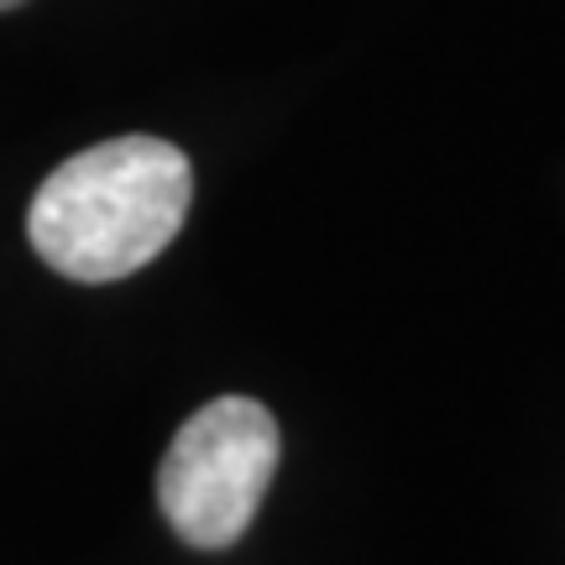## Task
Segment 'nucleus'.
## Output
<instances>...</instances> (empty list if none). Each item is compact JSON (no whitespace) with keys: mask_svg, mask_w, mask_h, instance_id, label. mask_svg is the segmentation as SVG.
<instances>
[{"mask_svg":"<svg viewBox=\"0 0 565 565\" xmlns=\"http://www.w3.org/2000/svg\"><path fill=\"white\" fill-rule=\"evenodd\" d=\"M17 6H26V0H0V11H17Z\"/></svg>","mask_w":565,"mask_h":565,"instance_id":"3","label":"nucleus"},{"mask_svg":"<svg viewBox=\"0 0 565 565\" xmlns=\"http://www.w3.org/2000/svg\"><path fill=\"white\" fill-rule=\"evenodd\" d=\"M194 173L173 141L116 137L42 179L26 236L53 273L116 282L147 267L183 231Z\"/></svg>","mask_w":565,"mask_h":565,"instance_id":"1","label":"nucleus"},{"mask_svg":"<svg viewBox=\"0 0 565 565\" xmlns=\"http://www.w3.org/2000/svg\"><path fill=\"white\" fill-rule=\"evenodd\" d=\"M278 419L257 398H215L183 419L158 466V503L183 545L225 550L257 519L278 471Z\"/></svg>","mask_w":565,"mask_h":565,"instance_id":"2","label":"nucleus"}]
</instances>
